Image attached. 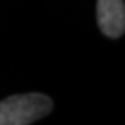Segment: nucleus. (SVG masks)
<instances>
[{"mask_svg": "<svg viewBox=\"0 0 125 125\" xmlns=\"http://www.w3.org/2000/svg\"><path fill=\"white\" fill-rule=\"evenodd\" d=\"M53 102L40 93L15 94L0 102V125H28L47 115Z\"/></svg>", "mask_w": 125, "mask_h": 125, "instance_id": "nucleus-1", "label": "nucleus"}, {"mask_svg": "<svg viewBox=\"0 0 125 125\" xmlns=\"http://www.w3.org/2000/svg\"><path fill=\"white\" fill-rule=\"evenodd\" d=\"M97 22L104 35L120 38L125 29L124 0H97Z\"/></svg>", "mask_w": 125, "mask_h": 125, "instance_id": "nucleus-2", "label": "nucleus"}]
</instances>
